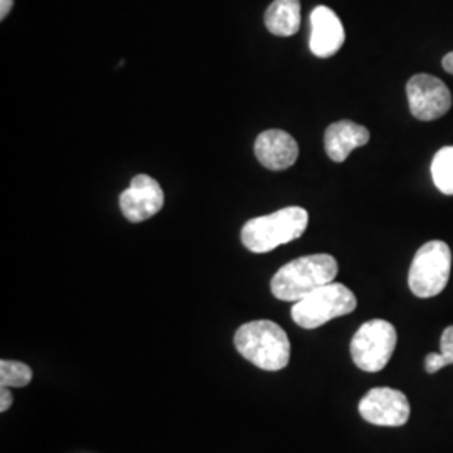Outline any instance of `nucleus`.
Masks as SVG:
<instances>
[{"label": "nucleus", "instance_id": "obj_1", "mask_svg": "<svg viewBox=\"0 0 453 453\" xmlns=\"http://www.w3.org/2000/svg\"><path fill=\"white\" fill-rule=\"evenodd\" d=\"M338 262L329 254H312L282 265L271 280V291L277 299L297 303L311 292L334 282Z\"/></svg>", "mask_w": 453, "mask_h": 453}, {"label": "nucleus", "instance_id": "obj_2", "mask_svg": "<svg viewBox=\"0 0 453 453\" xmlns=\"http://www.w3.org/2000/svg\"><path fill=\"white\" fill-rule=\"evenodd\" d=\"M235 348L245 359L265 372H279L289 365L291 341L274 321L259 319L243 324L235 333Z\"/></svg>", "mask_w": 453, "mask_h": 453}, {"label": "nucleus", "instance_id": "obj_3", "mask_svg": "<svg viewBox=\"0 0 453 453\" xmlns=\"http://www.w3.org/2000/svg\"><path fill=\"white\" fill-rule=\"evenodd\" d=\"M308 224L309 213L303 207H286L245 222L241 239L243 247L250 252L265 254L299 239L306 232Z\"/></svg>", "mask_w": 453, "mask_h": 453}, {"label": "nucleus", "instance_id": "obj_4", "mask_svg": "<svg viewBox=\"0 0 453 453\" xmlns=\"http://www.w3.org/2000/svg\"><path fill=\"white\" fill-rule=\"evenodd\" d=\"M357 306V296L344 284L331 282L308 294L292 306L294 323L304 329H316L341 316L351 314Z\"/></svg>", "mask_w": 453, "mask_h": 453}, {"label": "nucleus", "instance_id": "obj_5", "mask_svg": "<svg viewBox=\"0 0 453 453\" xmlns=\"http://www.w3.org/2000/svg\"><path fill=\"white\" fill-rule=\"evenodd\" d=\"M452 273V250L443 241L423 243L408 273V286L421 297H435L447 288Z\"/></svg>", "mask_w": 453, "mask_h": 453}, {"label": "nucleus", "instance_id": "obj_6", "mask_svg": "<svg viewBox=\"0 0 453 453\" xmlns=\"http://www.w3.org/2000/svg\"><path fill=\"white\" fill-rule=\"evenodd\" d=\"M398 334L393 324L372 319L363 324L351 340V357L359 370L378 372L385 370L395 353Z\"/></svg>", "mask_w": 453, "mask_h": 453}, {"label": "nucleus", "instance_id": "obj_7", "mask_svg": "<svg viewBox=\"0 0 453 453\" xmlns=\"http://www.w3.org/2000/svg\"><path fill=\"white\" fill-rule=\"evenodd\" d=\"M411 114L420 121H434L450 111L452 93L447 84L432 74H415L406 84Z\"/></svg>", "mask_w": 453, "mask_h": 453}, {"label": "nucleus", "instance_id": "obj_8", "mask_svg": "<svg viewBox=\"0 0 453 453\" xmlns=\"http://www.w3.org/2000/svg\"><path fill=\"white\" fill-rule=\"evenodd\" d=\"M357 408L365 420L378 426H403L411 411L405 393L388 387L370 389Z\"/></svg>", "mask_w": 453, "mask_h": 453}, {"label": "nucleus", "instance_id": "obj_9", "mask_svg": "<svg viewBox=\"0 0 453 453\" xmlns=\"http://www.w3.org/2000/svg\"><path fill=\"white\" fill-rule=\"evenodd\" d=\"M165 194L160 183L148 175H136L130 187L119 195V209L133 222H145L162 211Z\"/></svg>", "mask_w": 453, "mask_h": 453}, {"label": "nucleus", "instance_id": "obj_10", "mask_svg": "<svg viewBox=\"0 0 453 453\" xmlns=\"http://www.w3.org/2000/svg\"><path fill=\"white\" fill-rule=\"evenodd\" d=\"M346 34L340 17L326 5H319L311 12V37L309 48L318 58L334 56L344 44Z\"/></svg>", "mask_w": 453, "mask_h": 453}, {"label": "nucleus", "instance_id": "obj_11", "mask_svg": "<svg viewBox=\"0 0 453 453\" xmlns=\"http://www.w3.org/2000/svg\"><path fill=\"white\" fill-rule=\"evenodd\" d=\"M254 153L262 166L280 172L291 168L297 162L299 146L288 131L267 130L257 136Z\"/></svg>", "mask_w": 453, "mask_h": 453}, {"label": "nucleus", "instance_id": "obj_12", "mask_svg": "<svg viewBox=\"0 0 453 453\" xmlns=\"http://www.w3.org/2000/svg\"><path fill=\"white\" fill-rule=\"evenodd\" d=\"M370 142V131L355 121L342 119L327 127L324 133V148L333 162L342 163L348 160L349 153L359 146Z\"/></svg>", "mask_w": 453, "mask_h": 453}, {"label": "nucleus", "instance_id": "obj_13", "mask_svg": "<svg viewBox=\"0 0 453 453\" xmlns=\"http://www.w3.org/2000/svg\"><path fill=\"white\" fill-rule=\"evenodd\" d=\"M267 31L280 37H289L301 27V2L299 0H274L264 17Z\"/></svg>", "mask_w": 453, "mask_h": 453}, {"label": "nucleus", "instance_id": "obj_14", "mask_svg": "<svg viewBox=\"0 0 453 453\" xmlns=\"http://www.w3.org/2000/svg\"><path fill=\"white\" fill-rule=\"evenodd\" d=\"M432 177L441 194L453 195V146L438 150L432 162Z\"/></svg>", "mask_w": 453, "mask_h": 453}, {"label": "nucleus", "instance_id": "obj_15", "mask_svg": "<svg viewBox=\"0 0 453 453\" xmlns=\"http://www.w3.org/2000/svg\"><path fill=\"white\" fill-rule=\"evenodd\" d=\"M33 380V370L20 361H0V385L7 388H24Z\"/></svg>", "mask_w": 453, "mask_h": 453}, {"label": "nucleus", "instance_id": "obj_16", "mask_svg": "<svg viewBox=\"0 0 453 453\" xmlns=\"http://www.w3.org/2000/svg\"><path fill=\"white\" fill-rule=\"evenodd\" d=\"M440 353L445 357L447 365H453V326H449L443 333H441V340H440Z\"/></svg>", "mask_w": 453, "mask_h": 453}, {"label": "nucleus", "instance_id": "obj_17", "mask_svg": "<svg viewBox=\"0 0 453 453\" xmlns=\"http://www.w3.org/2000/svg\"><path fill=\"white\" fill-rule=\"evenodd\" d=\"M447 365L445 357H441V353H430L428 357H425V370L430 374H435V372L443 370Z\"/></svg>", "mask_w": 453, "mask_h": 453}, {"label": "nucleus", "instance_id": "obj_18", "mask_svg": "<svg viewBox=\"0 0 453 453\" xmlns=\"http://www.w3.org/2000/svg\"><path fill=\"white\" fill-rule=\"evenodd\" d=\"M12 406V393L7 389V387L0 388V411H7Z\"/></svg>", "mask_w": 453, "mask_h": 453}, {"label": "nucleus", "instance_id": "obj_19", "mask_svg": "<svg viewBox=\"0 0 453 453\" xmlns=\"http://www.w3.org/2000/svg\"><path fill=\"white\" fill-rule=\"evenodd\" d=\"M14 0H0V19H5L9 16V12L12 11Z\"/></svg>", "mask_w": 453, "mask_h": 453}, {"label": "nucleus", "instance_id": "obj_20", "mask_svg": "<svg viewBox=\"0 0 453 453\" xmlns=\"http://www.w3.org/2000/svg\"><path fill=\"white\" fill-rule=\"evenodd\" d=\"M441 65H443V69L447 71V73H450L453 74V52H449L445 58H443V61H441Z\"/></svg>", "mask_w": 453, "mask_h": 453}]
</instances>
